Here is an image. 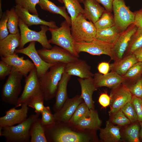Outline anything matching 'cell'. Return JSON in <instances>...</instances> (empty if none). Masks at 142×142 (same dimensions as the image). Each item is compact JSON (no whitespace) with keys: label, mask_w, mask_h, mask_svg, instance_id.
<instances>
[{"label":"cell","mask_w":142,"mask_h":142,"mask_svg":"<svg viewBox=\"0 0 142 142\" xmlns=\"http://www.w3.org/2000/svg\"><path fill=\"white\" fill-rule=\"evenodd\" d=\"M132 102L137 115L138 120L142 122V99L133 96Z\"/></svg>","instance_id":"cell-46"},{"label":"cell","mask_w":142,"mask_h":142,"mask_svg":"<svg viewBox=\"0 0 142 142\" xmlns=\"http://www.w3.org/2000/svg\"><path fill=\"white\" fill-rule=\"evenodd\" d=\"M44 96L42 93L34 97L27 104L28 107L35 110L36 114H40L45 107L44 105Z\"/></svg>","instance_id":"cell-38"},{"label":"cell","mask_w":142,"mask_h":142,"mask_svg":"<svg viewBox=\"0 0 142 142\" xmlns=\"http://www.w3.org/2000/svg\"><path fill=\"white\" fill-rule=\"evenodd\" d=\"M71 33L75 42H90L95 38L97 29L92 22L88 21L79 13L72 22Z\"/></svg>","instance_id":"cell-5"},{"label":"cell","mask_w":142,"mask_h":142,"mask_svg":"<svg viewBox=\"0 0 142 142\" xmlns=\"http://www.w3.org/2000/svg\"><path fill=\"white\" fill-rule=\"evenodd\" d=\"M58 1L61 3H63V2L62 0H57Z\"/></svg>","instance_id":"cell-53"},{"label":"cell","mask_w":142,"mask_h":142,"mask_svg":"<svg viewBox=\"0 0 142 142\" xmlns=\"http://www.w3.org/2000/svg\"><path fill=\"white\" fill-rule=\"evenodd\" d=\"M83 14L87 19L94 24L105 10L95 0H84Z\"/></svg>","instance_id":"cell-23"},{"label":"cell","mask_w":142,"mask_h":142,"mask_svg":"<svg viewBox=\"0 0 142 142\" xmlns=\"http://www.w3.org/2000/svg\"><path fill=\"white\" fill-rule=\"evenodd\" d=\"M138 62L133 54L124 56L110 64V70L123 76L133 65Z\"/></svg>","instance_id":"cell-25"},{"label":"cell","mask_w":142,"mask_h":142,"mask_svg":"<svg viewBox=\"0 0 142 142\" xmlns=\"http://www.w3.org/2000/svg\"><path fill=\"white\" fill-rule=\"evenodd\" d=\"M16 5L27 10L30 13L38 16L36 6L39 0H14Z\"/></svg>","instance_id":"cell-39"},{"label":"cell","mask_w":142,"mask_h":142,"mask_svg":"<svg viewBox=\"0 0 142 142\" xmlns=\"http://www.w3.org/2000/svg\"><path fill=\"white\" fill-rule=\"evenodd\" d=\"M21 36L19 32L16 34H10L0 40V56L5 57L16 53V48L20 43Z\"/></svg>","instance_id":"cell-22"},{"label":"cell","mask_w":142,"mask_h":142,"mask_svg":"<svg viewBox=\"0 0 142 142\" xmlns=\"http://www.w3.org/2000/svg\"><path fill=\"white\" fill-rule=\"evenodd\" d=\"M65 65L62 63H57L39 78L44 100L48 101L55 97L59 82L64 72Z\"/></svg>","instance_id":"cell-2"},{"label":"cell","mask_w":142,"mask_h":142,"mask_svg":"<svg viewBox=\"0 0 142 142\" xmlns=\"http://www.w3.org/2000/svg\"><path fill=\"white\" fill-rule=\"evenodd\" d=\"M19 18L28 27L33 25H44L49 28H57L55 22L53 21H47L41 19L38 16L30 13L27 10L16 5L14 7Z\"/></svg>","instance_id":"cell-20"},{"label":"cell","mask_w":142,"mask_h":142,"mask_svg":"<svg viewBox=\"0 0 142 142\" xmlns=\"http://www.w3.org/2000/svg\"><path fill=\"white\" fill-rule=\"evenodd\" d=\"M90 112V110L85 103L84 102H82L78 106L68 123L74 125L82 119L89 115Z\"/></svg>","instance_id":"cell-35"},{"label":"cell","mask_w":142,"mask_h":142,"mask_svg":"<svg viewBox=\"0 0 142 142\" xmlns=\"http://www.w3.org/2000/svg\"><path fill=\"white\" fill-rule=\"evenodd\" d=\"M91 67L84 60L78 58L74 61L66 64L64 72L70 75L85 79L93 77Z\"/></svg>","instance_id":"cell-18"},{"label":"cell","mask_w":142,"mask_h":142,"mask_svg":"<svg viewBox=\"0 0 142 142\" xmlns=\"http://www.w3.org/2000/svg\"><path fill=\"white\" fill-rule=\"evenodd\" d=\"M23 75L13 67V69L3 85L1 98L4 103L16 106L22 90L21 80Z\"/></svg>","instance_id":"cell-6"},{"label":"cell","mask_w":142,"mask_h":142,"mask_svg":"<svg viewBox=\"0 0 142 142\" xmlns=\"http://www.w3.org/2000/svg\"><path fill=\"white\" fill-rule=\"evenodd\" d=\"M142 47V28H138L129 41L124 56L131 54Z\"/></svg>","instance_id":"cell-31"},{"label":"cell","mask_w":142,"mask_h":142,"mask_svg":"<svg viewBox=\"0 0 142 142\" xmlns=\"http://www.w3.org/2000/svg\"><path fill=\"white\" fill-rule=\"evenodd\" d=\"M120 33L114 25L106 28L97 29L95 38L114 45Z\"/></svg>","instance_id":"cell-29"},{"label":"cell","mask_w":142,"mask_h":142,"mask_svg":"<svg viewBox=\"0 0 142 142\" xmlns=\"http://www.w3.org/2000/svg\"><path fill=\"white\" fill-rule=\"evenodd\" d=\"M141 129L139 133V136L142 140V122H140Z\"/></svg>","instance_id":"cell-52"},{"label":"cell","mask_w":142,"mask_h":142,"mask_svg":"<svg viewBox=\"0 0 142 142\" xmlns=\"http://www.w3.org/2000/svg\"><path fill=\"white\" fill-rule=\"evenodd\" d=\"M139 127L136 123L127 127L124 134L127 140L130 142H139Z\"/></svg>","instance_id":"cell-37"},{"label":"cell","mask_w":142,"mask_h":142,"mask_svg":"<svg viewBox=\"0 0 142 142\" xmlns=\"http://www.w3.org/2000/svg\"><path fill=\"white\" fill-rule=\"evenodd\" d=\"M102 4L107 11L112 12H113V3L114 0H95Z\"/></svg>","instance_id":"cell-50"},{"label":"cell","mask_w":142,"mask_h":142,"mask_svg":"<svg viewBox=\"0 0 142 142\" xmlns=\"http://www.w3.org/2000/svg\"><path fill=\"white\" fill-rule=\"evenodd\" d=\"M70 26L65 20L61 23L59 27H49L48 31L51 34V37L49 41L50 44L63 48L79 58V55L75 49V42L71 34Z\"/></svg>","instance_id":"cell-4"},{"label":"cell","mask_w":142,"mask_h":142,"mask_svg":"<svg viewBox=\"0 0 142 142\" xmlns=\"http://www.w3.org/2000/svg\"><path fill=\"white\" fill-rule=\"evenodd\" d=\"M25 82L23 92L15 106L16 108L21 106L23 103L27 104L34 97L43 93L36 67L25 77Z\"/></svg>","instance_id":"cell-10"},{"label":"cell","mask_w":142,"mask_h":142,"mask_svg":"<svg viewBox=\"0 0 142 142\" xmlns=\"http://www.w3.org/2000/svg\"><path fill=\"white\" fill-rule=\"evenodd\" d=\"M113 45L95 38L90 42L74 43L75 50L78 54L83 52L93 55H106L109 56L111 59L114 61Z\"/></svg>","instance_id":"cell-9"},{"label":"cell","mask_w":142,"mask_h":142,"mask_svg":"<svg viewBox=\"0 0 142 142\" xmlns=\"http://www.w3.org/2000/svg\"><path fill=\"white\" fill-rule=\"evenodd\" d=\"M112 7L115 25L120 32L134 23V12L130 11L124 0H114Z\"/></svg>","instance_id":"cell-8"},{"label":"cell","mask_w":142,"mask_h":142,"mask_svg":"<svg viewBox=\"0 0 142 142\" xmlns=\"http://www.w3.org/2000/svg\"><path fill=\"white\" fill-rule=\"evenodd\" d=\"M40 114L30 115L23 122L14 126L2 127L0 136L4 137L6 142H29L31 137L29 130L33 123L38 118Z\"/></svg>","instance_id":"cell-3"},{"label":"cell","mask_w":142,"mask_h":142,"mask_svg":"<svg viewBox=\"0 0 142 142\" xmlns=\"http://www.w3.org/2000/svg\"><path fill=\"white\" fill-rule=\"evenodd\" d=\"M83 100L80 95L68 98L61 108L54 114L56 121L62 124L68 123Z\"/></svg>","instance_id":"cell-15"},{"label":"cell","mask_w":142,"mask_h":142,"mask_svg":"<svg viewBox=\"0 0 142 142\" xmlns=\"http://www.w3.org/2000/svg\"><path fill=\"white\" fill-rule=\"evenodd\" d=\"M113 124L109 121H107L105 127L99 129V137L103 141L118 142L121 139L120 128Z\"/></svg>","instance_id":"cell-27"},{"label":"cell","mask_w":142,"mask_h":142,"mask_svg":"<svg viewBox=\"0 0 142 142\" xmlns=\"http://www.w3.org/2000/svg\"><path fill=\"white\" fill-rule=\"evenodd\" d=\"M0 18V40L7 37L9 33L7 27L8 17L5 13H3Z\"/></svg>","instance_id":"cell-44"},{"label":"cell","mask_w":142,"mask_h":142,"mask_svg":"<svg viewBox=\"0 0 142 142\" xmlns=\"http://www.w3.org/2000/svg\"><path fill=\"white\" fill-rule=\"evenodd\" d=\"M138 62H142V47L133 53Z\"/></svg>","instance_id":"cell-51"},{"label":"cell","mask_w":142,"mask_h":142,"mask_svg":"<svg viewBox=\"0 0 142 142\" xmlns=\"http://www.w3.org/2000/svg\"><path fill=\"white\" fill-rule=\"evenodd\" d=\"M37 51L42 58L50 64L60 62L66 64L76 61L79 58L67 50L57 45L50 49L43 48Z\"/></svg>","instance_id":"cell-11"},{"label":"cell","mask_w":142,"mask_h":142,"mask_svg":"<svg viewBox=\"0 0 142 142\" xmlns=\"http://www.w3.org/2000/svg\"><path fill=\"white\" fill-rule=\"evenodd\" d=\"M70 16L72 22L80 13L83 14L84 9L79 0H62Z\"/></svg>","instance_id":"cell-32"},{"label":"cell","mask_w":142,"mask_h":142,"mask_svg":"<svg viewBox=\"0 0 142 142\" xmlns=\"http://www.w3.org/2000/svg\"><path fill=\"white\" fill-rule=\"evenodd\" d=\"M18 27L21 36L19 49L23 48L26 44L33 41L38 42L44 48L50 49L52 47L46 36V32L48 31V26L41 25L40 31L36 32L29 29L19 18Z\"/></svg>","instance_id":"cell-7"},{"label":"cell","mask_w":142,"mask_h":142,"mask_svg":"<svg viewBox=\"0 0 142 142\" xmlns=\"http://www.w3.org/2000/svg\"><path fill=\"white\" fill-rule=\"evenodd\" d=\"M134 13L135 17L134 24L138 27L142 28V8Z\"/></svg>","instance_id":"cell-49"},{"label":"cell","mask_w":142,"mask_h":142,"mask_svg":"<svg viewBox=\"0 0 142 142\" xmlns=\"http://www.w3.org/2000/svg\"><path fill=\"white\" fill-rule=\"evenodd\" d=\"M77 80L81 87V97L89 109H94V102L93 99L92 95L98 88L95 85L93 78H79Z\"/></svg>","instance_id":"cell-21"},{"label":"cell","mask_w":142,"mask_h":142,"mask_svg":"<svg viewBox=\"0 0 142 142\" xmlns=\"http://www.w3.org/2000/svg\"><path fill=\"white\" fill-rule=\"evenodd\" d=\"M1 59L14 68L25 77L35 67L33 63L29 59H24L23 57H20L16 54L1 57Z\"/></svg>","instance_id":"cell-19"},{"label":"cell","mask_w":142,"mask_h":142,"mask_svg":"<svg viewBox=\"0 0 142 142\" xmlns=\"http://www.w3.org/2000/svg\"><path fill=\"white\" fill-rule=\"evenodd\" d=\"M93 77L95 84L98 88L106 87L112 89L125 82L123 76L112 71L105 75L99 72L96 73Z\"/></svg>","instance_id":"cell-17"},{"label":"cell","mask_w":142,"mask_h":142,"mask_svg":"<svg viewBox=\"0 0 142 142\" xmlns=\"http://www.w3.org/2000/svg\"><path fill=\"white\" fill-rule=\"evenodd\" d=\"M30 142H47L45 132V126L41 119L38 118L32 124L30 130Z\"/></svg>","instance_id":"cell-30"},{"label":"cell","mask_w":142,"mask_h":142,"mask_svg":"<svg viewBox=\"0 0 142 142\" xmlns=\"http://www.w3.org/2000/svg\"><path fill=\"white\" fill-rule=\"evenodd\" d=\"M110 121L113 124L119 126H124L131 123L129 120L124 114L121 109L111 114Z\"/></svg>","instance_id":"cell-40"},{"label":"cell","mask_w":142,"mask_h":142,"mask_svg":"<svg viewBox=\"0 0 142 142\" xmlns=\"http://www.w3.org/2000/svg\"><path fill=\"white\" fill-rule=\"evenodd\" d=\"M98 102L103 107L105 108L110 105V98L109 96L106 93H102L100 95Z\"/></svg>","instance_id":"cell-47"},{"label":"cell","mask_w":142,"mask_h":142,"mask_svg":"<svg viewBox=\"0 0 142 142\" xmlns=\"http://www.w3.org/2000/svg\"><path fill=\"white\" fill-rule=\"evenodd\" d=\"M138 28L134 23L132 24L125 30L120 33L116 42L113 45L114 61L123 57L131 37Z\"/></svg>","instance_id":"cell-16"},{"label":"cell","mask_w":142,"mask_h":142,"mask_svg":"<svg viewBox=\"0 0 142 142\" xmlns=\"http://www.w3.org/2000/svg\"><path fill=\"white\" fill-rule=\"evenodd\" d=\"M110 98V115L119 110L128 102L132 101L133 95L125 83L111 89Z\"/></svg>","instance_id":"cell-12"},{"label":"cell","mask_w":142,"mask_h":142,"mask_svg":"<svg viewBox=\"0 0 142 142\" xmlns=\"http://www.w3.org/2000/svg\"><path fill=\"white\" fill-rule=\"evenodd\" d=\"M110 64L109 63L106 62L99 63L97 66L99 72L103 75L107 74L110 70Z\"/></svg>","instance_id":"cell-48"},{"label":"cell","mask_w":142,"mask_h":142,"mask_svg":"<svg viewBox=\"0 0 142 142\" xmlns=\"http://www.w3.org/2000/svg\"><path fill=\"white\" fill-rule=\"evenodd\" d=\"M90 114L74 125L81 130L89 129L95 130L100 128L102 121L97 111L94 109H90Z\"/></svg>","instance_id":"cell-26"},{"label":"cell","mask_w":142,"mask_h":142,"mask_svg":"<svg viewBox=\"0 0 142 142\" xmlns=\"http://www.w3.org/2000/svg\"><path fill=\"white\" fill-rule=\"evenodd\" d=\"M127 86L133 96L142 99V78L140 77L136 82Z\"/></svg>","instance_id":"cell-43"},{"label":"cell","mask_w":142,"mask_h":142,"mask_svg":"<svg viewBox=\"0 0 142 142\" xmlns=\"http://www.w3.org/2000/svg\"><path fill=\"white\" fill-rule=\"evenodd\" d=\"M36 42H30L26 47L21 49H16V53H21L26 55L32 60L35 66L37 75L40 78L55 63L50 64L44 61L41 57L36 49Z\"/></svg>","instance_id":"cell-13"},{"label":"cell","mask_w":142,"mask_h":142,"mask_svg":"<svg viewBox=\"0 0 142 142\" xmlns=\"http://www.w3.org/2000/svg\"><path fill=\"white\" fill-rule=\"evenodd\" d=\"M13 67L1 60L0 61V80H4L12 72Z\"/></svg>","instance_id":"cell-45"},{"label":"cell","mask_w":142,"mask_h":142,"mask_svg":"<svg viewBox=\"0 0 142 142\" xmlns=\"http://www.w3.org/2000/svg\"><path fill=\"white\" fill-rule=\"evenodd\" d=\"M97 29H103L115 25L113 15L106 10L94 24Z\"/></svg>","instance_id":"cell-34"},{"label":"cell","mask_w":142,"mask_h":142,"mask_svg":"<svg viewBox=\"0 0 142 142\" xmlns=\"http://www.w3.org/2000/svg\"><path fill=\"white\" fill-rule=\"evenodd\" d=\"M18 109L15 107L6 111L5 115L0 118V126H13L25 121L27 118L29 107L26 103L23 104Z\"/></svg>","instance_id":"cell-14"},{"label":"cell","mask_w":142,"mask_h":142,"mask_svg":"<svg viewBox=\"0 0 142 142\" xmlns=\"http://www.w3.org/2000/svg\"><path fill=\"white\" fill-rule=\"evenodd\" d=\"M8 17L7 27L10 34H16L19 32L18 27L19 18L14 7L5 12Z\"/></svg>","instance_id":"cell-33"},{"label":"cell","mask_w":142,"mask_h":142,"mask_svg":"<svg viewBox=\"0 0 142 142\" xmlns=\"http://www.w3.org/2000/svg\"><path fill=\"white\" fill-rule=\"evenodd\" d=\"M142 74V62H138L130 68L123 77L125 82L130 81L138 80Z\"/></svg>","instance_id":"cell-36"},{"label":"cell","mask_w":142,"mask_h":142,"mask_svg":"<svg viewBox=\"0 0 142 142\" xmlns=\"http://www.w3.org/2000/svg\"><path fill=\"white\" fill-rule=\"evenodd\" d=\"M71 76L64 72L59 82L55 96V102L53 107V110L55 112L61 108L68 98L67 86Z\"/></svg>","instance_id":"cell-24"},{"label":"cell","mask_w":142,"mask_h":142,"mask_svg":"<svg viewBox=\"0 0 142 142\" xmlns=\"http://www.w3.org/2000/svg\"><path fill=\"white\" fill-rule=\"evenodd\" d=\"M121 109L131 122L138 120L137 115L132 101L127 103Z\"/></svg>","instance_id":"cell-41"},{"label":"cell","mask_w":142,"mask_h":142,"mask_svg":"<svg viewBox=\"0 0 142 142\" xmlns=\"http://www.w3.org/2000/svg\"><path fill=\"white\" fill-rule=\"evenodd\" d=\"M40 114L42 115V123L45 126L53 124L56 121L54 115L51 113L49 106H45Z\"/></svg>","instance_id":"cell-42"},{"label":"cell","mask_w":142,"mask_h":142,"mask_svg":"<svg viewBox=\"0 0 142 142\" xmlns=\"http://www.w3.org/2000/svg\"><path fill=\"white\" fill-rule=\"evenodd\" d=\"M45 132L48 141L54 142H88L91 141L90 135L85 133L77 132L64 128L56 121L45 126Z\"/></svg>","instance_id":"cell-1"},{"label":"cell","mask_w":142,"mask_h":142,"mask_svg":"<svg viewBox=\"0 0 142 142\" xmlns=\"http://www.w3.org/2000/svg\"><path fill=\"white\" fill-rule=\"evenodd\" d=\"M80 3H83L84 1V0H79Z\"/></svg>","instance_id":"cell-54"},{"label":"cell","mask_w":142,"mask_h":142,"mask_svg":"<svg viewBox=\"0 0 142 142\" xmlns=\"http://www.w3.org/2000/svg\"><path fill=\"white\" fill-rule=\"evenodd\" d=\"M42 10L48 11L53 14H59L62 16L67 22L71 26L70 17L66 11L65 6H58L49 0H39L38 4Z\"/></svg>","instance_id":"cell-28"}]
</instances>
